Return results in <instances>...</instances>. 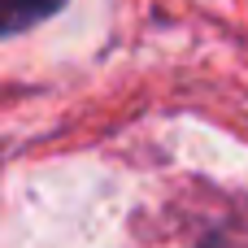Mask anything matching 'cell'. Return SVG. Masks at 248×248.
<instances>
[{
  "label": "cell",
  "instance_id": "2",
  "mask_svg": "<svg viewBox=\"0 0 248 248\" xmlns=\"http://www.w3.org/2000/svg\"><path fill=\"white\" fill-rule=\"evenodd\" d=\"M196 248H248V218H227V222H218Z\"/></svg>",
  "mask_w": 248,
  "mask_h": 248
},
{
  "label": "cell",
  "instance_id": "1",
  "mask_svg": "<svg viewBox=\"0 0 248 248\" xmlns=\"http://www.w3.org/2000/svg\"><path fill=\"white\" fill-rule=\"evenodd\" d=\"M61 4H65V0H0V22H4L9 35H17V31H26V26L52 17Z\"/></svg>",
  "mask_w": 248,
  "mask_h": 248
}]
</instances>
